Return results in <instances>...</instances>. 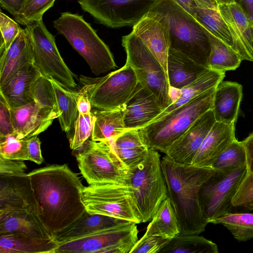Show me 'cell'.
<instances>
[{
	"label": "cell",
	"instance_id": "1",
	"mask_svg": "<svg viewBox=\"0 0 253 253\" xmlns=\"http://www.w3.org/2000/svg\"><path fill=\"white\" fill-rule=\"evenodd\" d=\"M37 216L53 238L67 231L86 211L84 187L66 164L51 165L28 173Z\"/></svg>",
	"mask_w": 253,
	"mask_h": 253
},
{
	"label": "cell",
	"instance_id": "2",
	"mask_svg": "<svg viewBox=\"0 0 253 253\" xmlns=\"http://www.w3.org/2000/svg\"><path fill=\"white\" fill-rule=\"evenodd\" d=\"M161 166L169 197L183 235H199L209 223L199 204V193L203 183L215 170L176 162L167 155Z\"/></svg>",
	"mask_w": 253,
	"mask_h": 253
},
{
	"label": "cell",
	"instance_id": "3",
	"mask_svg": "<svg viewBox=\"0 0 253 253\" xmlns=\"http://www.w3.org/2000/svg\"><path fill=\"white\" fill-rule=\"evenodd\" d=\"M150 11L167 26L170 48L208 68L210 40L206 29L191 14L172 0H160Z\"/></svg>",
	"mask_w": 253,
	"mask_h": 253
},
{
	"label": "cell",
	"instance_id": "4",
	"mask_svg": "<svg viewBox=\"0 0 253 253\" xmlns=\"http://www.w3.org/2000/svg\"><path fill=\"white\" fill-rule=\"evenodd\" d=\"M215 87L138 129L148 147L166 154L196 120L211 109Z\"/></svg>",
	"mask_w": 253,
	"mask_h": 253
},
{
	"label": "cell",
	"instance_id": "5",
	"mask_svg": "<svg viewBox=\"0 0 253 253\" xmlns=\"http://www.w3.org/2000/svg\"><path fill=\"white\" fill-rule=\"evenodd\" d=\"M54 27L85 59L96 76L117 66L108 46L82 16L64 12L53 21Z\"/></svg>",
	"mask_w": 253,
	"mask_h": 253
},
{
	"label": "cell",
	"instance_id": "6",
	"mask_svg": "<svg viewBox=\"0 0 253 253\" xmlns=\"http://www.w3.org/2000/svg\"><path fill=\"white\" fill-rule=\"evenodd\" d=\"M128 171V184L131 188L142 222L151 220L161 203L168 197L160 154L150 149L147 157Z\"/></svg>",
	"mask_w": 253,
	"mask_h": 253
},
{
	"label": "cell",
	"instance_id": "7",
	"mask_svg": "<svg viewBox=\"0 0 253 253\" xmlns=\"http://www.w3.org/2000/svg\"><path fill=\"white\" fill-rule=\"evenodd\" d=\"M126 62L132 68L138 82L156 96L163 110L172 102L166 73L157 59L132 31L122 39Z\"/></svg>",
	"mask_w": 253,
	"mask_h": 253
},
{
	"label": "cell",
	"instance_id": "8",
	"mask_svg": "<svg viewBox=\"0 0 253 253\" xmlns=\"http://www.w3.org/2000/svg\"><path fill=\"white\" fill-rule=\"evenodd\" d=\"M83 200L86 210L134 222H142L141 214L128 184L105 182L84 187Z\"/></svg>",
	"mask_w": 253,
	"mask_h": 253
},
{
	"label": "cell",
	"instance_id": "9",
	"mask_svg": "<svg viewBox=\"0 0 253 253\" xmlns=\"http://www.w3.org/2000/svg\"><path fill=\"white\" fill-rule=\"evenodd\" d=\"M77 150L78 167L88 185L105 182L128 184L129 169L108 141L89 140Z\"/></svg>",
	"mask_w": 253,
	"mask_h": 253
},
{
	"label": "cell",
	"instance_id": "10",
	"mask_svg": "<svg viewBox=\"0 0 253 253\" xmlns=\"http://www.w3.org/2000/svg\"><path fill=\"white\" fill-rule=\"evenodd\" d=\"M10 111L14 134L20 139L38 135L59 117L53 87L46 83L37 85L35 101Z\"/></svg>",
	"mask_w": 253,
	"mask_h": 253
},
{
	"label": "cell",
	"instance_id": "11",
	"mask_svg": "<svg viewBox=\"0 0 253 253\" xmlns=\"http://www.w3.org/2000/svg\"><path fill=\"white\" fill-rule=\"evenodd\" d=\"M247 172V166L230 170H215L203 183L199 193V204L209 223L231 211L232 199Z\"/></svg>",
	"mask_w": 253,
	"mask_h": 253
},
{
	"label": "cell",
	"instance_id": "12",
	"mask_svg": "<svg viewBox=\"0 0 253 253\" xmlns=\"http://www.w3.org/2000/svg\"><path fill=\"white\" fill-rule=\"evenodd\" d=\"M26 26L31 35L33 65L42 76L67 88H75L77 84L74 75L61 56L54 37L48 31L42 19Z\"/></svg>",
	"mask_w": 253,
	"mask_h": 253
},
{
	"label": "cell",
	"instance_id": "13",
	"mask_svg": "<svg viewBox=\"0 0 253 253\" xmlns=\"http://www.w3.org/2000/svg\"><path fill=\"white\" fill-rule=\"evenodd\" d=\"M81 80L89 85L88 96L92 108L97 110L123 108L138 83L132 68L127 63L121 68L95 79Z\"/></svg>",
	"mask_w": 253,
	"mask_h": 253
},
{
	"label": "cell",
	"instance_id": "14",
	"mask_svg": "<svg viewBox=\"0 0 253 253\" xmlns=\"http://www.w3.org/2000/svg\"><path fill=\"white\" fill-rule=\"evenodd\" d=\"M138 233L137 223L130 222L58 244L55 253H130Z\"/></svg>",
	"mask_w": 253,
	"mask_h": 253
},
{
	"label": "cell",
	"instance_id": "15",
	"mask_svg": "<svg viewBox=\"0 0 253 253\" xmlns=\"http://www.w3.org/2000/svg\"><path fill=\"white\" fill-rule=\"evenodd\" d=\"M160 0H78L82 9L100 23L116 28L133 26Z\"/></svg>",
	"mask_w": 253,
	"mask_h": 253
},
{
	"label": "cell",
	"instance_id": "16",
	"mask_svg": "<svg viewBox=\"0 0 253 253\" xmlns=\"http://www.w3.org/2000/svg\"><path fill=\"white\" fill-rule=\"evenodd\" d=\"M17 211H26L37 215L28 173L0 174V216Z\"/></svg>",
	"mask_w": 253,
	"mask_h": 253
},
{
	"label": "cell",
	"instance_id": "17",
	"mask_svg": "<svg viewBox=\"0 0 253 253\" xmlns=\"http://www.w3.org/2000/svg\"><path fill=\"white\" fill-rule=\"evenodd\" d=\"M132 32L157 59L168 77L167 61L170 41L167 26L161 18L150 11L133 26Z\"/></svg>",
	"mask_w": 253,
	"mask_h": 253
},
{
	"label": "cell",
	"instance_id": "18",
	"mask_svg": "<svg viewBox=\"0 0 253 253\" xmlns=\"http://www.w3.org/2000/svg\"><path fill=\"white\" fill-rule=\"evenodd\" d=\"M216 120L211 109L196 120L166 154L176 162L191 164Z\"/></svg>",
	"mask_w": 253,
	"mask_h": 253
},
{
	"label": "cell",
	"instance_id": "19",
	"mask_svg": "<svg viewBox=\"0 0 253 253\" xmlns=\"http://www.w3.org/2000/svg\"><path fill=\"white\" fill-rule=\"evenodd\" d=\"M218 8L237 53L243 60L253 61V21L236 2L219 4Z\"/></svg>",
	"mask_w": 253,
	"mask_h": 253
},
{
	"label": "cell",
	"instance_id": "20",
	"mask_svg": "<svg viewBox=\"0 0 253 253\" xmlns=\"http://www.w3.org/2000/svg\"><path fill=\"white\" fill-rule=\"evenodd\" d=\"M163 111L156 96L139 82L124 108V121L128 129H139Z\"/></svg>",
	"mask_w": 253,
	"mask_h": 253
},
{
	"label": "cell",
	"instance_id": "21",
	"mask_svg": "<svg viewBox=\"0 0 253 253\" xmlns=\"http://www.w3.org/2000/svg\"><path fill=\"white\" fill-rule=\"evenodd\" d=\"M34 55L28 28L20 31L10 46L0 53V87L4 85L23 67L33 63Z\"/></svg>",
	"mask_w": 253,
	"mask_h": 253
},
{
	"label": "cell",
	"instance_id": "22",
	"mask_svg": "<svg viewBox=\"0 0 253 253\" xmlns=\"http://www.w3.org/2000/svg\"><path fill=\"white\" fill-rule=\"evenodd\" d=\"M41 74L30 63L21 69L4 85L0 87L1 94L10 108L19 107L35 101V89Z\"/></svg>",
	"mask_w": 253,
	"mask_h": 253
},
{
	"label": "cell",
	"instance_id": "23",
	"mask_svg": "<svg viewBox=\"0 0 253 253\" xmlns=\"http://www.w3.org/2000/svg\"><path fill=\"white\" fill-rule=\"evenodd\" d=\"M235 124L217 122L203 140L191 164L211 168L214 160L235 139Z\"/></svg>",
	"mask_w": 253,
	"mask_h": 253
},
{
	"label": "cell",
	"instance_id": "24",
	"mask_svg": "<svg viewBox=\"0 0 253 253\" xmlns=\"http://www.w3.org/2000/svg\"><path fill=\"white\" fill-rule=\"evenodd\" d=\"M191 8V14L205 29L237 53L232 37L221 15L216 0H192Z\"/></svg>",
	"mask_w": 253,
	"mask_h": 253
},
{
	"label": "cell",
	"instance_id": "25",
	"mask_svg": "<svg viewBox=\"0 0 253 253\" xmlns=\"http://www.w3.org/2000/svg\"><path fill=\"white\" fill-rule=\"evenodd\" d=\"M241 84L222 81L215 87L211 110L216 121L235 124L243 96Z\"/></svg>",
	"mask_w": 253,
	"mask_h": 253
},
{
	"label": "cell",
	"instance_id": "26",
	"mask_svg": "<svg viewBox=\"0 0 253 253\" xmlns=\"http://www.w3.org/2000/svg\"><path fill=\"white\" fill-rule=\"evenodd\" d=\"M208 68L170 47L167 61L170 88L180 90L197 79Z\"/></svg>",
	"mask_w": 253,
	"mask_h": 253
},
{
	"label": "cell",
	"instance_id": "27",
	"mask_svg": "<svg viewBox=\"0 0 253 253\" xmlns=\"http://www.w3.org/2000/svg\"><path fill=\"white\" fill-rule=\"evenodd\" d=\"M57 247L54 238L35 237L18 233L0 234V253H55Z\"/></svg>",
	"mask_w": 253,
	"mask_h": 253
},
{
	"label": "cell",
	"instance_id": "28",
	"mask_svg": "<svg viewBox=\"0 0 253 253\" xmlns=\"http://www.w3.org/2000/svg\"><path fill=\"white\" fill-rule=\"evenodd\" d=\"M130 222L132 221L86 211L76 223L55 239L57 244L69 242Z\"/></svg>",
	"mask_w": 253,
	"mask_h": 253
},
{
	"label": "cell",
	"instance_id": "29",
	"mask_svg": "<svg viewBox=\"0 0 253 253\" xmlns=\"http://www.w3.org/2000/svg\"><path fill=\"white\" fill-rule=\"evenodd\" d=\"M108 142L128 169L143 161L150 150L137 129L128 130L114 140Z\"/></svg>",
	"mask_w": 253,
	"mask_h": 253
},
{
	"label": "cell",
	"instance_id": "30",
	"mask_svg": "<svg viewBox=\"0 0 253 253\" xmlns=\"http://www.w3.org/2000/svg\"><path fill=\"white\" fill-rule=\"evenodd\" d=\"M18 233L32 237L53 238L36 214L26 211H12L0 216V234Z\"/></svg>",
	"mask_w": 253,
	"mask_h": 253
},
{
	"label": "cell",
	"instance_id": "31",
	"mask_svg": "<svg viewBox=\"0 0 253 253\" xmlns=\"http://www.w3.org/2000/svg\"><path fill=\"white\" fill-rule=\"evenodd\" d=\"M225 73V72L208 69L193 82L178 90V92L172 103L151 122L158 120L197 96L216 87L223 81Z\"/></svg>",
	"mask_w": 253,
	"mask_h": 253
},
{
	"label": "cell",
	"instance_id": "32",
	"mask_svg": "<svg viewBox=\"0 0 253 253\" xmlns=\"http://www.w3.org/2000/svg\"><path fill=\"white\" fill-rule=\"evenodd\" d=\"M124 108L97 109L93 112L95 121L91 136L92 140L110 142L128 130L124 121Z\"/></svg>",
	"mask_w": 253,
	"mask_h": 253
},
{
	"label": "cell",
	"instance_id": "33",
	"mask_svg": "<svg viewBox=\"0 0 253 253\" xmlns=\"http://www.w3.org/2000/svg\"><path fill=\"white\" fill-rule=\"evenodd\" d=\"M180 233L174 209L169 197L161 203L147 227L146 234L170 239Z\"/></svg>",
	"mask_w": 253,
	"mask_h": 253
},
{
	"label": "cell",
	"instance_id": "34",
	"mask_svg": "<svg viewBox=\"0 0 253 253\" xmlns=\"http://www.w3.org/2000/svg\"><path fill=\"white\" fill-rule=\"evenodd\" d=\"M49 80L53 88L60 126L63 131L68 132L74 126L79 113L77 105L78 93Z\"/></svg>",
	"mask_w": 253,
	"mask_h": 253
},
{
	"label": "cell",
	"instance_id": "35",
	"mask_svg": "<svg viewBox=\"0 0 253 253\" xmlns=\"http://www.w3.org/2000/svg\"><path fill=\"white\" fill-rule=\"evenodd\" d=\"M217 245L199 235L179 234L169 239L159 253H218Z\"/></svg>",
	"mask_w": 253,
	"mask_h": 253
},
{
	"label": "cell",
	"instance_id": "36",
	"mask_svg": "<svg viewBox=\"0 0 253 253\" xmlns=\"http://www.w3.org/2000/svg\"><path fill=\"white\" fill-rule=\"evenodd\" d=\"M206 31L211 43L208 68L223 72L238 68L243 61L239 54L206 29Z\"/></svg>",
	"mask_w": 253,
	"mask_h": 253
},
{
	"label": "cell",
	"instance_id": "37",
	"mask_svg": "<svg viewBox=\"0 0 253 253\" xmlns=\"http://www.w3.org/2000/svg\"><path fill=\"white\" fill-rule=\"evenodd\" d=\"M211 223L222 224L239 242L253 238V212H229L213 219Z\"/></svg>",
	"mask_w": 253,
	"mask_h": 253
},
{
	"label": "cell",
	"instance_id": "38",
	"mask_svg": "<svg viewBox=\"0 0 253 253\" xmlns=\"http://www.w3.org/2000/svg\"><path fill=\"white\" fill-rule=\"evenodd\" d=\"M247 166L245 148L242 141H233L214 160L211 168L226 170Z\"/></svg>",
	"mask_w": 253,
	"mask_h": 253
},
{
	"label": "cell",
	"instance_id": "39",
	"mask_svg": "<svg viewBox=\"0 0 253 253\" xmlns=\"http://www.w3.org/2000/svg\"><path fill=\"white\" fill-rule=\"evenodd\" d=\"M55 0H25L21 10L15 16L18 24L28 26L42 19L44 13L53 6Z\"/></svg>",
	"mask_w": 253,
	"mask_h": 253
},
{
	"label": "cell",
	"instance_id": "40",
	"mask_svg": "<svg viewBox=\"0 0 253 253\" xmlns=\"http://www.w3.org/2000/svg\"><path fill=\"white\" fill-rule=\"evenodd\" d=\"M95 116L91 112L87 114L79 113L74 124V134L69 139L71 149H79L91 136Z\"/></svg>",
	"mask_w": 253,
	"mask_h": 253
},
{
	"label": "cell",
	"instance_id": "41",
	"mask_svg": "<svg viewBox=\"0 0 253 253\" xmlns=\"http://www.w3.org/2000/svg\"><path fill=\"white\" fill-rule=\"evenodd\" d=\"M28 139H18L14 133L0 137V155L15 160H29Z\"/></svg>",
	"mask_w": 253,
	"mask_h": 253
},
{
	"label": "cell",
	"instance_id": "42",
	"mask_svg": "<svg viewBox=\"0 0 253 253\" xmlns=\"http://www.w3.org/2000/svg\"><path fill=\"white\" fill-rule=\"evenodd\" d=\"M233 207L253 210V175L247 172L232 199Z\"/></svg>",
	"mask_w": 253,
	"mask_h": 253
},
{
	"label": "cell",
	"instance_id": "43",
	"mask_svg": "<svg viewBox=\"0 0 253 253\" xmlns=\"http://www.w3.org/2000/svg\"><path fill=\"white\" fill-rule=\"evenodd\" d=\"M21 27L19 24L6 14L0 12V30L1 32L0 53L6 50L18 35Z\"/></svg>",
	"mask_w": 253,
	"mask_h": 253
},
{
	"label": "cell",
	"instance_id": "44",
	"mask_svg": "<svg viewBox=\"0 0 253 253\" xmlns=\"http://www.w3.org/2000/svg\"><path fill=\"white\" fill-rule=\"evenodd\" d=\"M169 240V239L145 233L137 241L130 253H159Z\"/></svg>",
	"mask_w": 253,
	"mask_h": 253
},
{
	"label": "cell",
	"instance_id": "45",
	"mask_svg": "<svg viewBox=\"0 0 253 253\" xmlns=\"http://www.w3.org/2000/svg\"><path fill=\"white\" fill-rule=\"evenodd\" d=\"M14 133L10 107L0 93V137Z\"/></svg>",
	"mask_w": 253,
	"mask_h": 253
},
{
	"label": "cell",
	"instance_id": "46",
	"mask_svg": "<svg viewBox=\"0 0 253 253\" xmlns=\"http://www.w3.org/2000/svg\"><path fill=\"white\" fill-rule=\"evenodd\" d=\"M27 167L22 160H11L0 155V174H11L25 172Z\"/></svg>",
	"mask_w": 253,
	"mask_h": 253
},
{
	"label": "cell",
	"instance_id": "47",
	"mask_svg": "<svg viewBox=\"0 0 253 253\" xmlns=\"http://www.w3.org/2000/svg\"><path fill=\"white\" fill-rule=\"evenodd\" d=\"M28 140V152L29 160L38 164L43 161L41 149V141L38 135L31 137Z\"/></svg>",
	"mask_w": 253,
	"mask_h": 253
},
{
	"label": "cell",
	"instance_id": "48",
	"mask_svg": "<svg viewBox=\"0 0 253 253\" xmlns=\"http://www.w3.org/2000/svg\"><path fill=\"white\" fill-rule=\"evenodd\" d=\"M88 84L84 85L78 92L77 105L79 113L87 114L91 112V106L88 96Z\"/></svg>",
	"mask_w": 253,
	"mask_h": 253
},
{
	"label": "cell",
	"instance_id": "49",
	"mask_svg": "<svg viewBox=\"0 0 253 253\" xmlns=\"http://www.w3.org/2000/svg\"><path fill=\"white\" fill-rule=\"evenodd\" d=\"M242 142L246 152L248 172L253 175V132Z\"/></svg>",
	"mask_w": 253,
	"mask_h": 253
},
{
	"label": "cell",
	"instance_id": "50",
	"mask_svg": "<svg viewBox=\"0 0 253 253\" xmlns=\"http://www.w3.org/2000/svg\"><path fill=\"white\" fill-rule=\"evenodd\" d=\"M25 0H0V6L15 17L21 10Z\"/></svg>",
	"mask_w": 253,
	"mask_h": 253
},
{
	"label": "cell",
	"instance_id": "51",
	"mask_svg": "<svg viewBox=\"0 0 253 253\" xmlns=\"http://www.w3.org/2000/svg\"><path fill=\"white\" fill-rule=\"evenodd\" d=\"M235 2L241 7L250 19L253 21V0H236Z\"/></svg>",
	"mask_w": 253,
	"mask_h": 253
},
{
	"label": "cell",
	"instance_id": "52",
	"mask_svg": "<svg viewBox=\"0 0 253 253\" xmlns=\"http://www.w3.org/2000/svg\"><path fill=\"white\" fill-rule=\"evenodd\" d=\"M190 14H191L192 0H172Z\"/></svg>",
	"mask_w": 253,
	"mask_h": 253
},
{
	"label": "cell",
	"instance_id": "53",
	"mask_svg": "<svg viewBox=\"0 0 253 253\" xmlns=\"http://www.w3.org/2000/svg\"><path fill=\"white\" fill-rule=\"evenodd\" d=\"M219 4H230L235 2L236 0H216Z\"/></svg>",
	"mask_w": 253,
	"mask_h": 253
},
{
	"label": "cell",
	"instance_id": "54",
	"mask_svg": "<svg viewBox=\"0 0 253 253\" xmlns=\"http://www.w3.org/2000/svg\"><path fill=\"white\" fill-rule=\"evenodd\" d=\"M251 211L253 212V211Z\"/></svg>",
	"mask_w": 253,
	"mask_h": 253
}]
</instances>
